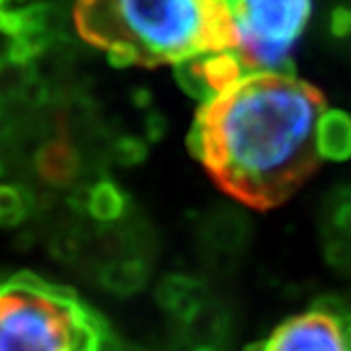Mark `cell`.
I'll use <instances>...</instances> for the list:
<instances>
[{
	"label": "cell",
	"mask_w": 351,
	"mask_h": 351,
	"mask_svg": "<svg viewBox=\"0 0 351 351\" xmlns=\"http://www.w3.org/2000/svg\"><path fill=\"white\" fill-rule=\"evenodd\" d=\"M324 94L295 75L256 71L203 101L188 133L189 152L217 188L269 211L316 172V125Z\"/></svg>",
	"instance_id": "6da1fadb"
},
{
	"label": "cell",
	"mask_w": 351,
	"mask_h": 351,
	"mask_svg": "<svg viewBox=\"0 0 351 351\" xmlns=\"http://www.w3.org/2000/svg\"><path fill=\"white\" fill-rule=\"evenodd\" d=\"M75 25L90 45L133 47L141 66L176 64L239 43L226 0H76Z\"/></svg>",
	"instance_id": "7a4b0ae2"
},
{
	"label": "cell",
	"mask_w": 351,
	"mask_h": 351,
	"mask_svg": "<svg viewBox=\"0 0 351 351\" xmlns=\"http://www.w3.org/2000/svg\"><path fill=\"white\" fill-rule=\"evenodd\" d=\"M246 66L295 75L291 51L313 14V0H226Z\"/></svg>",
	"instance_id": "3957f363"
},
{
	"label": "cell",
	"mask_w": 351,
	"mask_h": 351,
	"mask_svg": "<svg viewBox=\"0 0 351 351\" xmlns=\"http://www.w3.org/2000/svg\"><path fill=\"white\" fill-rule=\"evenodd\" d=\"M66 302L0 281V351H69Z\"/></svg>",
	"instance_id": "277c9868"
},
{
	"label": "cell",
	"mask_w": 351,
	"mask_h": 351,
	"mask_svg": "<svg viewBox=\"0 0 351 351\" xmlns=\"http://www.w3.org/2000/svg\"><path fill=\"white\" fill-rule=\"evenodd\" d=\"M246 351H351L341 304L332 299L314 302L313 308L287 318L269 338Z\"/></svg>",
	"instance_id": "5b68a950"
},
{
	"label": "cell",
	"mask_w": 351,
	"mask_h": 351,
	"mask_svg": "<svg viewBox=\"0 0 351 351\" xmlns=\"http://www.w3.org/2000/svg\"><path fill=\"white\" fill-rule=\"evenodd\" d=\"M69 308V351H104L115 338L110 322L80 297L66 302Z\"/></svg>",
	"instance_id": "8992f818"
},
{
	"label": "cell",
	"mask_w": 351,
	"mask_h": 351,
	"mask_svg": "<svg viewBox=\"0 0 351 351\" xmlns=\"http://www.w3.org/2000/svg\"><path fill=\"white\" fill-rule=\"evenodd\" d=\"M36 170L53 188H66L75 182L80 170V156L66 135L47 141L36 152Z\"/></svg>",
	"instance_id": "52a82bcc"
},
{
	"label": "cell",
	"mask_w": 351,
	"mask_h": 351,
	"mask_svg": "<svg viewBox=\"0 0 351 351\" xmlns=\"http://www.w3.org/2000/svg\"><path fill=\"white\" fill-rule=\"evenodd\" d=\"M156 301L176 320L191 322L197 318L205 301V289L197 279L186 276H168L156 289Z\"/></svg>",
	"instance_id": "ba28073f"
},
{
	"label": "cell",
	"mask_w": 351,
	"mask_h": 351,
	"mask_svg": "<svg viewBox=\"0 0 351 351\" xmlns=\"http://www.w3.org/2000/svg\"><path fill=\"white\" fill-rule=\"evenodd\" d=\"M316 151L320 158L343 162L351 158V115L341 110H324L316 125Z\"/></svg>",
	"instance_id": "9c48e42d"
},
{
	"label": "cell",
	"mask_w": 351,
	"mask_h": 351,
	"mask_svg": "<svg viewBox=\"0 0 351 351\" xmlns=\"http://www.w3.org/2000/svg\"><path fill=\"white\" fill-rule=\"evenodd\" d=\"M149 265L141 258H123L106 263L98 274L101 287L119 297H131L149 283Z\"/></svg>",
	"instance_id": "30bf717a"
},
{
	"label": "cell",
	"mask_w": 351,
	"mask_h": 351,
	"mask_svg": "<svg viewBox=\"0 0 351 351\" xmlns=\"http://www.w3.org/2000/svg\"><path fill=\"white\" fill-rule=\"evenodd\" d=\"M330 223L336 232L328 237V260L339 267H351V188L334 197Z\"/></svg>",
	"instance_id": "8fae6325"
},
{
	"label": "cell",
	"mask_w": 351,
	"mask_h": 351,
	"mask_svg": "<svg viewBox=\"0 0 351 351\" xmlns=\"http://www.w3.org/2000/svg\"><path fill=\"white\" fill-rule=\"evenodd\" d=\"M201 75L207 88L211 90L213 98L217 94L225 92L230 86H234L242 78V59L240 55L232 53V49L215 51L207 55H197Z\"/></svg>",
	"instance_id": "7c38bea8"
},
{
	"label": "cell",
	"mask_w": 351,
	"mask_h": 351,
	"mask_svg": "<svg viewBox=\"0 0 351 351\" xmlns=\"http://www.w3.org/2000/svg\"><path fill=\"white\" fill-rule=\"evenodd\" d=\"M86 211L98 223H115L127 211V195L112 180L96 182L86 193Z\"/></svg>",
	"instance_id": "4fadbf2b"
},
{
	"label": "cell",
	"mask_w": 351,
	"mask_h": 351,
	"mask_svg": "<svg viewBox=\"0 0 351 351\" xmlns=\"http://www.w3.org/2000/svg\"><path fill=\"white\" fill-rule=\"evenodd\" d=\"M34 207V197L24 186L0 184V226L14 228L22 225Z\"/></svg>",
	"instance_id": "5bb4252c"
},
{
	"label": "cell",
	"mask_w": 351,
	"mask_h": 351,
	"mask_svg": "<svg viewBox=\"0 0 351 351\" xmlns=\"http://www.w3.org/2000/svg\"><path fill=\"white\" fill-rule=\"evenodd\" d=\"M53 38L55 36L51 34V29H25L16 38H12L8 51H6V57L12 64L25 66L41 53L47 51Z\"/></svg>",
	"instance_id": "9a60e30c"
},
{
	"label": "cell",
	"mask_w": 351,
	"mask_h": 351,
	"mask_svg": "<svg viewBox=\"0 0 351 351\" xmlns=\"http://www.w3.org/2000/svg\"><path fill=\"white\" fill-rule=\"evenodd\" d=\"M174 76L176 82L180 84V88H182L188 96L199 100L201 104L213 98L211 90L207 88L205 80H203L199 64H197V57H189V59H184V61L176 63Z\"/></svg>",
	"instance_id": "2e32d148"
},
{
	"label": "cell",
	"mask_w": 351,
	"mask_h": 351,
	"mask_svg": "<svg viewBox=\"0 0 351 351\" xmlns=\"http://www.w3.org/2000/svg\"><path fill=\"white\" fill-rule=\"evenodd\" d=\"M147 145L137 137H121L113 145V154L121 166H137L147 158Z\"/></svg>",
	"instance_id": "e0dca14e"
},
{
	"label": "cell",
	"mask_w": 351,
	"mask_h": 351,
	"mask_svg": "<svg viewBox=\"0 0 351 351\" xmlns=\"http://www.w3.org/2000/svg\"><path fill=\"white\" fill-rule=\"evenodd\" d=\"M20 94L27 104L39 106V104L47 100V86L39 76L27 75L24 78V82H22V86H20Z\"/></svg>",
	"instance_id": "ac0fdd59"
},
{
	"label": "cell",
	"mask_w": 351,
	"mask_h": 351,
	"mask_svg": "<svg viewBox=\"0 0 351 351\" xmlns=\"http://www.w3.org/2000/svg\"><path fill=\"white\" fill-rule=\"evenodd\" d=\"M330 32L334 38L346 39L351 36V8L338 6L330 16Z\"/></svg>",
	"instance_id": "d6986e66"
},
{
	"label": "cell",
	"mask_w": 351,
	"mask_h": 351,
	"mask_svg": "<svg viewBox=\"0 0 351 351\" xmlns=\"http://www.w3.org/2000/svg\"><path fill=\"white\" fill-rule=\"evenodd\" d=\"M22 32H24V22H22L20 8L6 10L4 6H0V34L8 38H16Z\"/></svg>",
	"instance_id": "ffe728a7"
},
{
	"label": "cell",
	"mask_w": 351,
	"mask_h": 351,
	"mask_svg": "<svg viewBox=\"0 0 351 351\" xmlns=\"http://www.w3.org/2000/svg\"><path fill=\"white\" fill-rule=\"evenodd\" d=\"M145 129H147V137L152 143L160 141L166 133V119H164L162 113H151L147 117V123H145Z\"/></svg>",
	"instance_id": "44dd1931"
},
{
	"label": "cell",
	"mask_w": 351,
	"mask_h": 351,
	"mask_svg": "<svg viewBox=\"0 0 351 351\" xmlns=\"http://www.w3.org/2000/svg\"><path fill=\"white\" fill-rule=\"evenodd\" d=\"M135 104H137V106H143V108H145V106L149 104V92H147V90H141V92H137V98H135Z\"/></svg>",
	"instance_id": "7402d4cb"
},
{
	"label": "cell",
	"mask_w": 351,
	"mask_h": 351,
	"mask_svg": "<svg viewBox=\"0 0 351 351\" xmlns=\"http://www.w3.org/2000/svg\"><path fill=\"white\" fill-rule=\"evenodd\" d=\"M195 351H215V350H207V348H203V350H195Z\"/></svg>",
	"instance_id": "603a6c76"
},
{
	"label": "cell",
	"mask_w": 351,
	"mask_h": 351,
	"mask_svg": "<svg viewBox=\"0 0 351 351\" xmlns=\"http://www.w3.org/2000/svg\"><path fill=\"white\" fill-rule=\"evenodd\" d=\"M4 2H6V0H0V6H4Z\"/></svg>",
	"instance_id": "cb8c5ba5"
},
{
	"label": "cell",
	"mask_w": 351,
	"mask_h": 351,
	"mask_svg": "<svg viewBox=\"0 0 351 351\" xmlns=\"http://www.w3.org/2000/svg\"><path fill=\"white\" fill-rule=\"evenodd\" d=\"M0 174H2V164H0Z\"/></svg>",
	"instance_id": "d4e9b609"
}]
</instances>
